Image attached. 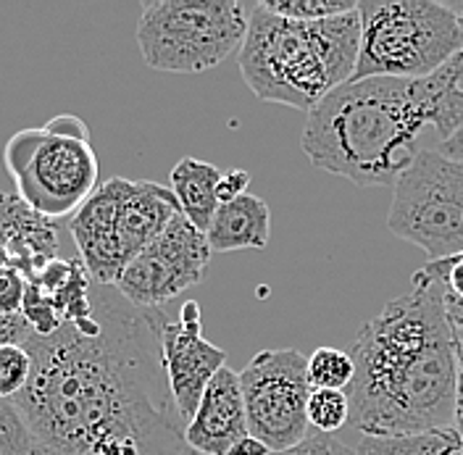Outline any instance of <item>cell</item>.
Listing matches in <instances>:
<instances>
[{
    "mask_svg": "<svg viewBox=\"0 0 463 455\" xmlns=\"http://www.w3.org/2000/svg\"><path fill=\"white\" fill-rule=\"evenodd\" d=\"M164 311L95 285L92 311L32 335V376L14 405L37 455H190L164 369Z\"/></svg>",
    "mask_w": 463,
    "mask_h": 455,
    "instance_id": "6da1fadb",
    "label": "cell"
},
{
    "mask_svg": "<svg viewBox=\"0 0 463 455\" xmlns=\"http://www.w3.org/2000/svg\"><path fill=\"white\" fill-rule=\"evenodd\" d=\"M355 376L345 390L350 422L364 437L398 440L450 429L458 398V358L442 285L424 269L358 332Z\"/></svg>",
    "mask_w": 463,
    "mask_h": 455,
    "instance_id": "7a4b0ae2",
    "label": "cell"
},
{
    "mask_svg": "<svg viewBox=\"0 0 463 455\" xmlns=\"http://www.w3.org/2000/svg\"><path fill=\"white\" fill-rule=\"evenodd\" d=\"M463 127V56L421 80H350L308 111L303 150L317 169L361 187H395L434 129L439 145Z\"/></svg>",
    "mask_w": 463,
    "mask_h": 455,
    "instance_id": "3957f363",
    "label": "cell"
},
{
    "mask_svg": "<svg viewBox=\"0 0 463 455\" xmlns=\"http://www.w3.org/2000/svg\"><path fill=\"white\" fill-rule=\"evenodd\" d=\"M361 51L358 8L321 22H295L250 8L240 48V71L260 100L311 111L353 80Z\"/></svg>",
    "mask_w": 463,
    "mask_h": 455,
    "instance_id": "277c9868",
    "label": "cell"
},
{
    "mask_svg": "<svg viewBox=\"0 0 463 455\" xmlns=\"http://www.w3.org/2000/svg\"><path fill=\"white\" fill-rule=\"evenodd\" d=\"M358 16L361 51L353 80H421L463 51L458 14L432 0H364Z\"/></svg>",
    "mask_w": 463,
    "mask_h": 455,
    "instance_id": "5b68a950",
    "label": "cell"
},
{
    "mask_svg": "<svg viewBox=\"0 0 463 455\" xmlns=\"http://www.w3.org/2000/svg\"><path fill=\"white\" fill-rule=\"evenodd\" d=\"M250 11L237 0H147L137 45L156 71L198 74L242 48Z\"/></svg>",
    "mask_w": 463,
    "mask_h": 455,
    "instance_id": "8992f818",
    "label": "cell"
},
{
    "mask_svg": "<svg viewBox=\"0 0 463 455\" xmlns=\"http://www.w3.org/2000/svg\"><path fill=\"white\" fill-rule=\"evenodd\" d=\"M16 195L45 219H63L98 190V153L90 140L45 127L19 129L3 150Z\"/></svg>",
    "mask_w": 463,
    "mask_h": 455,
    "instance_id": "52a82bcc",
    "label": "cell"
},
{
    "mask_svg": "<svg viewBox=\"0 0 463 455\" xmlns=\"http://www.w3.org/2000/svg\"><path fill=\"white\" fill-rule=\"evenodd\" d=\"M387 227L432 261L463 253V161L421 150L398 176Z\"/></svg>",
    "mask_w": 463,
    "mask_h": 455,
    "instance_id": "ba28073f",
    "label": "cell"
},
{
    "mask_svg": "<svg viewBox=\"0 0 463 455\" xmlns=\"http://www.w3.org/2000/svg\"><path fill=\"white\" fill-rule=\"evenodd\" d=\"M250 437L282 453L308 437V358L295 350H260L240 371Z\"/></svg>",
    "mask_w": 463,
    "mask_h": 455,
    "instance_id": "9c48e42d",
    "label": "cell"
},
{
    "mask_svg": "<svg viewBox=\"0 0 463 455\" xmlns=\"http://www.w3.org/2000/svg\"><path fill=\"white\" fill-rule=\"evenodd\" d=\"M211 253L201 229L176 213L161 237L124 269L114 287L140 308H161V303L203 282Z\"/></svg>",
    "mask_w": 463,
    "mask_h": 455,
    "instance_id": "30bf717a",
    "label": "cell"
},
{
    "mask_svg": "<svg viewBox=\"0 0 463 455\" xmlns=\"http://www.w3.org/2000/svg\"><path fill=\"white\" fill-rule=\"evenodd\" d=\"M161 347L174 405L187 427L201 405L205 387L224 369L227 353L203 337L201 306L195 300H187L182 306L176 321L164 324Z\"/></svg>",
    "mask_w": 463,
    "mask_h": 455,
    "instance_id": "8fae6325",
    "label": "cell"
},
{
    "mask_svg": "<svg viewBox=\"0 0 463 455\" xmlns=\"http://www.w3.org/2000/svg\"><path fill=\"white\" fill-rule=\"evenodd\" d=\"M118 200H121V176L103 182L90 198L74 211L69 232L77 242L80 261L95 285L114 287L129 258L118 232Z\"/></svg>",
    "mask_w": 463,
    "mask_h": 455,
    "instance_id": "7c38bea8",
    "label": "cell"
},
{
    "mask_svg": "<svg viewBox=\"0 0 463 455\" xmlns=\"http://www.w3.org/2000/svg\"><path fill=\"white\" fill-rule=\"evenodd\" d=\"M248 434L240 374L224 366L205 387L193 422L184 427V442L201 455H230Z\"/></svg>",
    "mask_w": 463,
    "mask_h": 455,
    "instance_id": "4fadbf2b",
    "label": "cell"
},
{
    "mask_svg": "<svg viewBox=\"0 0 463 455\" xmlns=\"http://www.w3.org/2000/svg\"><path fill=\"white\" fill-rule=\"evenodd\" d=\"M0 248L29 282L58 258V224L29 208L16 193H0Z\"/></svg>",
    "mask_w": 463,
    "mask_h": 455,
    "instance_id": "5bb4252c",
    "label": "cell"
},
{
    "mask_svg": "<svg viewBox=\"0 0 463 455\" xmlns=\"http://www.w3.org/2000/svg\"><path fill=\"white\" fill-rule=\"evenodd\" d=\"M271 234V211L256 195L245 193L230 203H219L205 240L211 251L232 253V251H260L269 245Z\"/></svg>",
    "mask_w": 463,
    "mask_h": 455,
    "instance_id": "9a60e30c",
    "label": "cell"
},
{
    "mask_svg": "<svg viewBox=\"0 0 463 455\" xmlns=\"http://www.w3.org/2000/svg\"><path fill=\"white\" fill-rule=\"evenodd\" d=\"M219 182L222 171L198 158H182L172 169V193L179 203V211L203 234L208 232L219 208Z\"/></svg>",
    "mask_w": 463,
    "mask_h": 455,
    "instance_id": "2e32d148",
    "label": "cell"
},
{
    "mask_svg": "<svg viewBox=\"0 0 463 455\" xmlns=\"http://www.w3.org/2000/svg\"><path fill=\"white\" fill-rule=\"evenodd\" d=\"M355 455H463V440L453 427L398 440L364 437Z\"/></svg>",
    "mask_w": 463,
    "mask_h": 455,
    "instance_id": "e0dca14e",
    "label": "cell"
},
{
    "mask_svg": "<svg viewBox=\"0 0 463 455\" xmlns=\"http://www.w3.org/2000/svg\"><path fill=\"white\" fill-rule=\"evenodd\" d=\"M355 376L353 355L337 347H317L308 358L311 390H340L345 393Z\"/></svg>",
    "mask_w": 463,
    "mask_h": 455,
    "instance_id": "ac0fdd59",
    "label": "cell"
},
{
    "mask_svg": "<svg viewBox=\"0 0 463 455\" xmlns=\"http://www.w3.org/2000/svg\"><path fill=\"white\" fill-rule=\"evenodd\" d=\"M350 422V400L340 390H311L308 424L318 434H335Z\"/></svg>",
    "mask_w": 463,
    "mask_h": 455,
    "instance_id": "d6986e66",
    "label": "cell"
},
{
    "mask_svg": "<svg viewBox=\"0 0 463 455\" xmlns=\"http://www.w3.org/2000/svg\"><path fill=\"white\" fill-rule=\"evenodd\" d=\"M271 14L295 19V22H321L335 19L343 14H353L358 8L355 0H266L263 3Z\"/></svg>",
    "mask_w": 463,
    "mask_h": 455,
    "instance_id": "ffe728a7",
    "label": "cell"
},
{
    "mask_svg": "<svg viewBox=\"0 0 463 455\" xmlns=\"http://www.w3.org/2000/svg\"><path fill=\"white\" fill-rule=\"evenodd\" d=\"M32 376V355L24 345H0V400L24 393Z\"/></svg>",
    "mask_w": 463,
    "mask_h": 455,
    "instance_id": "44dd1931",
    "label": "cell"
},
{
    "mask_svg": "<svg viewBox=\"0 0 463 455\" xmlns=\"http://www.w3.org/2000/svg\"><path fill=\"white\" fill-rule=\"evenodd\" d=\"M0 455H37L27 422L14 400H0Z\"/></svg>",
    "mask_w": 463,
    "mask_h": 455,
    "instance_id": "7402d4cb",
    "label": "cell"
},
{
    "mask_svg": "<svg viewBox=\"0 0 463 455\" xmlns=\"http://www.w3.org/2000/svg\"><path fill=\"white\" fill-rule=\"evenodd\" d=\"M22 316L29 324V329L40 337H48L53 335L58 327L63 324L61 313H58L56 303L51 300V295H45L40 287L29 285L27 282V295H24V306H22Z\"/></svg>",
    "mask_w": 463,
    "mask_h": 455,
    "instance_id": "603a6c76",
    "label": "cell"
},
{
    "mask_svg": "<svg viewBox=\"0 0 463 455\" xmlns=\"http://www.w3.org/2000/svg\"><path fill=\"white\" fill-rule=\"evenodd\" d=\"M24 295H27V280L16 269L3 266L0 269V316L22 313Z\"/></svg>",
    "mask_w": 463,
    "mask_h": 455,
    "instance_id": "cb8c5ba5",
    "label": "cell"
},
{
    "mask_svg": "<svg viewBox=\"0 0 463 455\" xmlns=\"http://www.w3.org/2000/svg\"><path fill=\"white\" fill-rule=\"evenodd\" d=\"M432 280H437L445 292L456 295L463 300V256L445 258V261H430L427 266H421Z\"/></svg>",
    "mask_w": 463,
    "mask_h": 455,
    "instance_id": "d4e9b609",
    "label": "cell"
},
{
    "mask_svg": "<svg viewBox=\"0 0 463 455\" xmlns=\"http://www.w3.org/2000/svg\"><path fill=\"white\" fill-rule=\"evenodd\" d=\"M271 455H355V450L332 434H308L300 445Z\"/></svg>",
    "mask_w": 463,
    "mask_h": 455,
    "instance_id": "484cf974",
    "label": "cell"
},
{
    "mask_svg": "<svg viewBox=\"0 0 463 455\" xmlns=\"http://www.w3.org/2000/svg\"><path fill=\"white\" fill-rule=\"evenodd\" d=\"M34 332L29 329L22 313L16 316H0V345H24Z\"/></svg>",
    "mask_w": 463,
    "mask_h": 455,
    "instance_id": "4316f807",
    "label": "cell"
},
{
    "mask_svg": "<svg viewBox=\"0 0 463 455\" xmlns=\"http://www.w3.org/2000/svg\"><path fill=\"white\" fill-rule=\"evenodd\" d=\"M250 185V174L245 169H232L227 174H222V182H219V203H230V200L245 195Z\"/></svg>",
    "mask_w": 463,
    "mask_h": 455,
    "instance_id": "83f0119b",
    "label": "cell"
},
{
    "mask_svg": "<svg viewBox=\"0 0 463 455\" xmlns=\"http://www.w3.org/2000/svg\"><path fill=\"white\" fill-rule=\"evenodd\" d=\"M45 129H51L56 135H63V137H74V140H90V129H87V124L80 116H56V118H51L45 124Z\"/></svg>",
    "mask_w": 463,
    "mask_h": 455,
    "instance_id": "f1b7e54d",
    "label": "cell"
},
{
    "mask_svg": "<svg viewBox=\"0 0 463 455\" xmlns=\"http://www.w3.org/2000/svg\"><path fill=\"white\" fill-rule=\"evenodd\" d=\"M453 337H456V358H458V398H456V419L453 429L461 434L463 440V329L453 327Z\"/></svg>",
    "mask_w": 463,
    "mask_h": 455,
    "instance_id": "f546056e",
    "label": "cell"
},
{
    "mask_svg": "<svg viewBox=\"0 0 463 455\" xmlns=\"http://www.w3.org/2000/svg\"><path fill=\"white\" fill-rule=\"evenodd\" d=\"M230 455H271V450H269L260 440L248 434V437H242V440L232 448Z\"/></svg>",
    "mask_w": 463,
    "mask_h": 455,
    "instance_id": "4dcf8cb0",
    "label": "cell"
},
{
    "mask_svg": "<svg viewBox=\"0 0 463 455\" xmlns=\"http://www.w3.org/2000/svg\"><path fill=\"white\" fill-rule=\"evenodd\" d=\"M442 300H445V313H448L450 324H453L456 329H463V300L461 298H456V295H450V292H445V289H442Z\"/></svg>",
    "mask_w": 463,
    "mask_h": 455,
    "instance_id": "1f68e13d",
    "label": "cell"
},
{
    "mask_svg": "<svg viewBox=\"0 0 463 455\" xmlns=\"http://www.w3.org/2000/svg\"><path fill=\"white\" fill-rule=\"evenodd\" d=\"M439 153L445 158H450V161H463V127L456 135H450L445 143L439 145Z\"/></svg>",
    "mask_w": 463,
    "mask_h": 455,
    "instance_id": "d6a6232c",
    "label": "cell"
},
{
    "mask_svg": "<svg viewBox=\"0 0 463 455\" xmlns=\"http://www.w3.org/2000/svg\"><path fill=\"white\" fill-rule=\"evenodd\" d=\"M458 19H461V27H463V14H458Z\"/></svg>",
    "mask_w": 463,
    "mask_h": 455,
    "instance_id": "836d02e7",
    "label": "cell"
},
{
    "mask_svg": "<svg viewBox=\"0 0 463 455\" xmlns=\"http://www.w3.org/2000/svg\"><path fill=\"white\" fill-rule=\"evenodd\" d=\"M190 455H201V453H195V450H193V453H190Z\"/></svg>",
    "mask_w": 463,
    "mask_h": 455,
    "instance_id": "e575fe53",
    "label": "cell"
},
{
    "mask_svg": "<svg viewBox=\"0 0 463 455\" xmlns=\"http://www.w3.org/2000/svg\"><path fill=\"white\" fill-rule=\"evenodd\" d=\"M461 56H463V51H461Z\"/></svg>",
    "mask_w": 463,
    "mask_h": 455,
    "instance_id": "d590c367",
    "label": "cell"
},
{
    "mask_svg": "<svg viewBox=\"0 0 463 455\" xmlns=\"http://www.w3.org/2000/svg\"><path fill=\"white\" fill-rule=\"evenodd\" d=\"M461 256H463V253H461Z\"/></svg>",
    "mask_w": 463,
    "mask_h": 455,
    "instance_id": "8d00e7d4",
    "label": "cell"
}]
</instances>
